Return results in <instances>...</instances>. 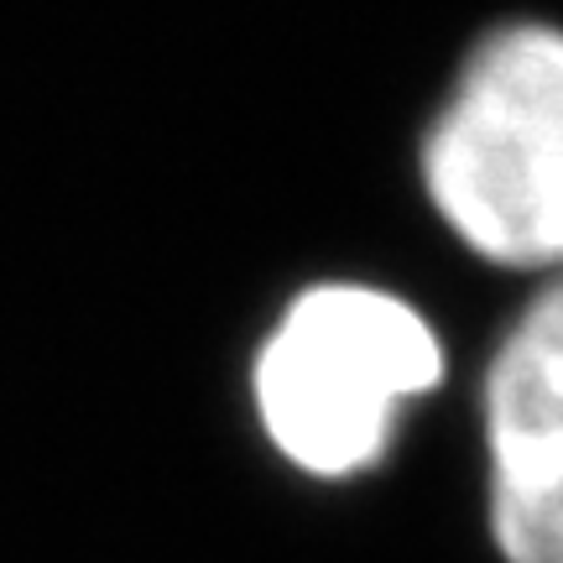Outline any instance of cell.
<instances>
[{
	"mask_svg": "<svg viewBox=\"0 0 563 563\" xmlns=\"http://www.w3.org/2000/svg\"><path fill=\"white\" fill-rule=\"evenodd\" d=\"M439 329L376 282H313L287 298L251 361L266 443L308 481H355L391 454L407 412L439 391Z\"/></svg>",
	"mask_w": 563,
	"mask_h": 563,
	"instance_id": "cell-1",
	"label": "cell"
},
{
	"mask_svg": "<svg viewBox=\"0 0 563 563\" xmlns=\"http://www.w3.org/2000/svg\"><path fill=\"white\" fill-rule=\"evenodd\" d=\"M485 522L506 563H563V277L501 334L481 386Z\"/></svg>",
	"mask_w": 563,
	"mask_h": 563,
	"instance_id": "cell-3",
	"label": "cell"
},
{
	"mask_svg": "<svg viewBox=\"0 0 563 563\" xmlns=\"http://www.w3.org/2000/svg\"><path fill=\"white\" fill-rule=\"evenodd\" d=\"M422 194L506 272L563 277V32L511 21L464 58L422 136Z\"/></svg>",
	"mask_w": 563,
	"mask_h": 563,
	"instance_id": "cell-2",
	"label": "cell"
}]
</instances>
